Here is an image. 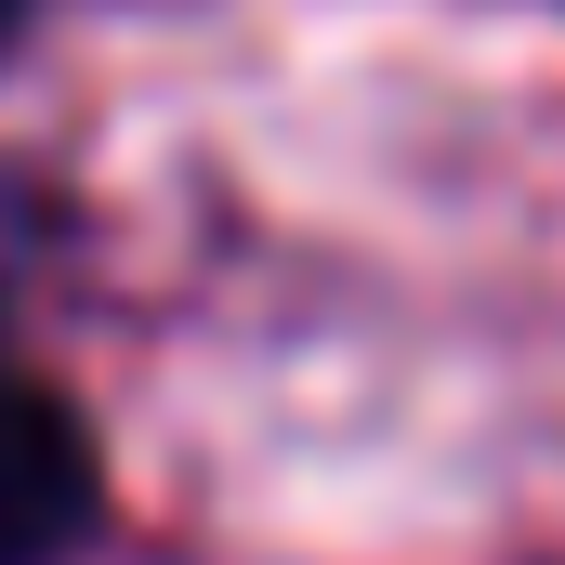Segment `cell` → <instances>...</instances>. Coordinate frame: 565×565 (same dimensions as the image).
I'll list each match as a JSON object with an SVG mask.
<instances>
[{"label":"cell","mask_w":565,"mask_h":565,"mask_svg":"<svg viewBox=\"0 0 565 565\" xmlns=\"http://www.w3.org/2000/svg\"><path fill=\"white\" fill-rule=\"evenodd\" d=\"M13 26H26V0H0V40H13Z\"/></svg>","instance_id":"2"},{"label":"cell","mask_w":565,"mask_h":565,"mask_svg":"<svg viewBox=\"0 0 565 565\" xmlns=\"http://www.w3.org/2000/svg\"><path fill=\"white\" fill-rule=\"evenodd\" d=\"M93 500H106V460L79 408L26 369H0V565H66L93 540Z\"/></svg>","instance_id":"1"}]
</instances>
